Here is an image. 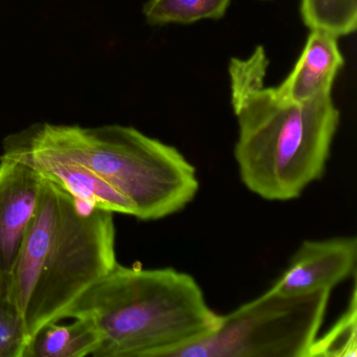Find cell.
Wrapping results in <instances>:
<instances>
[{"mask_svg":"<svg viewBox=\"0 0 357 357\" xmlns=\"http://www.w3.org/2000/svg\"><path fill=\"white\" fill-rule=\"evenodd\" d=\"M268 64L262 47L229 61L231 104L238 123L234 154L250 192L287 202L325 174L340 114L332 93L296 102L266 86Z\"/></svg>","mask_w":357,"mask_h":357,"instance_id":"obj_1","label":"cell"},{"mask_svg":"<svg viewBox=\"0 0 357 357\" xmlns=\"http://www.w3.org/2000/svg\"><path fill=\"white\" fill-rule=\"evenodd\" d=\"M81 204L45 177L12 271L30 342L118 263L114 213Z\"/></svg>","mask_w":357,"mask_h":357,"instance_id":"obj_2","label":"cell"},{"mask_svg":"<svg viewBox=\"0 0 357 357\" xmlns=\"http://www.w3.org/2000/svg\"><path fill=\"white\" fill-rule=\"evenodd\" d=\"M79 317L93 319L101 333L93 357H169L214 332L221 315L189 273L116 263L61 319Z\"/></svg>","mask_w":357,"mask_h":357,"instance_id":"obj_3","label":"cell"},{"mask_svg":"<svg viewBox=\"0 0 357 357\" xmlns=\"http://www.w3.org/2000/svg\"><path fill=\"white\" fill-rule=\"evenodd\" d=\"M18 153L43 154L89 169L128 198L139 220L181 212L199 190L195 167L181 151L133 127L36 123L3 139V154Z\"/></svg>","mask_w":357,"mask_h":357,"instance_id":"obj_4","label":"cell"},{"mask_svg":"<svg viewBox=\"0 0 357 357\" xmlns=\"http://www.w3.org/2000/svg\"><path fill=\"white\" fill-rule=\"evenodd\" d=\"M329 290L283 296L273 287L221 315L212 333L169 357H308L329 303Z\"/></svg>","mask_w":357,"mask_h":357,"instance_id":"obj_5","label":"cell"},{"mask_svg":"<svg viewBox=\"0 0 357 357\" xmlns=\"http://www.w3.org/2000/svg\"><path fill=\"white\" fill-rule=\"evenodd\" d=\"M357 240L336 237L306 240L296 250L280 279L271 287L283 296L329 290L355 275Z\"/></svg>","mask_w":357,"mask_h":357,"instance_id":"obj_6","label":"cell"},{"mask_svg":"<svg viewBox=\"0 0 357 357\" xmlns=\"http://www.w3.org/2000/svg\"><path fill=\"white\" fill-rule=\"evenodd\" d=\"M43 179L26 162L0 156V271H13L38 206Z\"/></svg>","mask_w":357,"mask_h":357,"instance_id":"obj_7","label":"cell"},{"mask_svg":"<svg viewBox=\"0 0 357 357\" xmlns=\"http://www.w3.org/2000/svg\"><path fill=\"white\" fill-rule=\"evenodd\" d=\"M337 41V37L326 31L310 30L294 70L275 87L278 93L296 102L332 93L334 80L344 62Z\"/></svg>","mask_w":357,"mask_h":357,"instance_id":"obj_8","label":"cell"},{"mask_svg":"<svg viewBox=\"0 0 357 357\" xmlns=\"http://www.w3.org/2000/svg\"><path fill=\"white\" fill-rule=\"evenodd\" d=\"M6 156L30 165L43 176L62 185L79 202L91 208L129 216L135 214V208L128 198L125 197L99 175L77 162L35 153H18Z\"/></svg>","mask_w":357,"mask_h":357,"instance_id":"obj_9","label":"cell"},{"mask_svg":"<svg viewBox=\"0 0 357 357\" xmlns=\"http://www.w3.org/2000/svg\"><path fill=\"white\" fill-rule=\"evenodd\" d=\"M102 342L99 328L93 319L75 317L68 325L47 324L31 340L24 357L93 356Z\"/></svg>","mask_w":357,"mask_h":357,"instance_id":"obj_10","label":"cell"},{"mask_svg":"<svg viewBox=\"0 0 357 357\" xmlns=\"http://www.w3.org/2000/svg\"><path fill=\"white\" fill-rule=\"evenodd\" d=\"M231 0H148L144 15L150 24H188L225 16Z\"/></svg>","mask_w":357,"mask_h":357,"instance_id":"obj_11","label":"cell"},{"mask_svg":"<svg viewBox=\"0 0 357 357\" xmlns=\"http://www.w3.org/2000/svg\"><path fill=\"white\" fill-rule=\"evenodd\" d=\"M29 344L13 273L0 271V357H24Z\"/></svg>","mask_w":357,"mask_h":357,"instance_id":"obj_12","label":"cell"},{"mask_svg":"<svg viewBox=\"0 0 357 357\" xmlns=\"http://www.w3.org/2000/svg\"><path fill=\"white\" fill-rule=\"evenodd\" d=\"M301 16L309 30L349 36L357 28V0H302Z\"/></svg>","mask_w":357,"mask_h":357,"instance_id":"obj_13","label":"cell"},{"mask_svg":"<svg viewBox=\"0 0 357 357\" xmlns=\"http://www.w3.org/2000/svg\"><path fill=\"white\" fill-rule=\"evenodd\" d=\"M357 294L353 287L348 308L335 324L311 344L308 357H356Z\"/></svg>","mask_w":357,"mask_h":357,"instance_id":"obj_14","label":"cell"}]
</instances>
